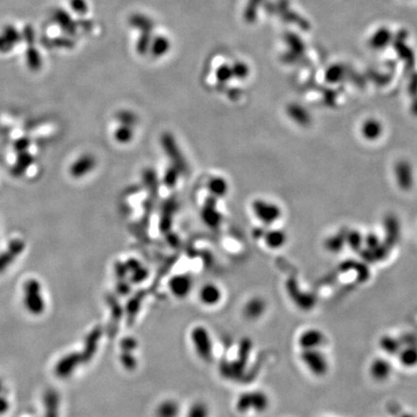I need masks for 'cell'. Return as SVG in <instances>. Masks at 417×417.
<instances>
[{
  "label": "cell",
  "instance_id": "cell-1",
  "mask_svg": "<svg viewBox=\"0 0 417 417\" xmlns=\"http://www.w3.org/2000/svg\"><path fill=\"white\" fill-rule=\"evenodd\" d=\"M252 211L262 223L272 225L282 216V208L278 203L268 199H257L252 204Z\"/></svg>",
  "mask_w": 417,
  "mask_h": 417
},
{
  "label": "cell",
  "instance_id": "cell-2",
  "mask_svg": "<svg viewBox=\"0 0 417 417\" xmlns=\"http://www.w3.org/2000/svg\"><path fill=\"white\" fill-rule=\"evenodd\" d=\"M24 304L27 310L34 315H39L45 310L41 285L35 279H30L24 284Z\"/></svg>",
  "mask_w": 417,
  "mask_h": 417
},
{
  "label": "cell",
  "instance_id": "cell-3",
  "mask_svg": "<svg viewBox=\"0 0 417 417\" xmlns=\"http://www.w3.org/2000/svg\"><path fill=\"white\" fill-rule=\"evenodd\" d=\"M301 359L306 368L316 376H323L328 370L327 358L319 348L303 349Z\"/></svg>",
  "mask_w": 417,
  "mask_h": 417
},
{
  "label": "cell",
  "instance_id": "cell-4",
  "mask_svg": "<svg viewBox=\"0 0 417 417\" xmlns=\"http://www.w3.org/2000/svg\"><path fill=\"white\" fill-rule=\"evenodd\" d=\"M191 341L199 356L204 360H209L212 356V344L208 331L203 327L195 328L191 333Z\"/></svg>",
  "mask_w": 417,
  "mask_h": 417
},
{
  "label": "cell",
  "instance_id": "cell-5",
  "mask_svg": "<svg viewBox=\"0 0 417 417\" xmlns=\"http://www.w3.org/2000/svg\"><path fill=\"white\" fill-rule=\"evenodd\" d=\"M394 176L398 186L403 190H410L415 184V174L412 164L401 160L394 166Z\"/></svg>",
  "mask_w": 417,
  "mask_h": 417
},
{
  "label": "cell",
  "instance_id": "cell-6",
  "mask_svg": "<svg viewBox=\"0 0 417 417\" xmlns=\"http://www.w3.org/2000/svg\"><path fill=\"white\" fill-rule=\"evenodd\" d=\"M362 139L369 142H375L382 139L384 134L382 122L377 118L371 117L365 119L359 129Z\"/></svg>",
  "mask_w": 417,
  "mask_h": 417
},
{
  "label": "cell",
  "instance_id": "cell-7",
  "mask_svg": "<svg viewBox=\"0 0 417 417\" xmlns=\"http://www.w3.org/2000/svg\"><path fill=\"white\" fill-rule=\"evenodd\" d=\"M267 405V398L262 393H246L238 401V409L241 412H249L251 406H253L254 411L262 412Z\"/></svg>",
  "mask_w": 417,
  "mask_h": 417
},
{
  "label": "cell",
  "instance_id": "cell-8",
  "mask_svg": "<svg viewBox=\"0 0 417 417\" xmlns=\"http://www.w3.org/2000/svg\"><path fill=\"white\" fill-rule=\"evenodd\" d=\"M324 343V335L318 329H308L301 333L299 344L303 349L320 348Z\"/></svg>",
  "mask_w": 417,
  "mask_h": 417
},
{
  "label": "cell",
  "instance_id": "cell-9",
  "mask_svg": "<svg viewBox=\"0 0 417 417\" xmlns=\"http://www.w3.org/2000/svg\"><path fill=\"white\" fill-rule=\"evenodd\" d=\"M169 289L175 297L180 299L185 298L192 289V281L185 276H178L170 280Z\"/></svg>",
  "mask_w": 417,
  "mask_h": 417
},
{
  "label": "cell",
  "instance_id": "cell-10",
  "mask_svg": "<svg viewBox=\"0 0 417 417\" xmlns=\"http://www.w3.org/2000/svg\"><path fill=\"white\" fill-rule=\"evenodd\" d=\"M222 294L220 289L214 284H206L199 291L200 301L208 306L217 304L221 300Z\"/></svg>",
  "mask_w": 417,
  "mask_h": 417
},
{
  "label": "cell",
  "instance_id": "cell-11",
  "mask_svg": "<svg viewBox=\"0 0 417 417\" xmlns=\"http://www.w3.org/2000/svg\"><path fill=\"white\" fill-rule=\"evenodd\" d=\"M24 248L23 242L20 240H16L11 243L10 247L7 251L0 255V273H2L19 254L22 253Z\"/></svg>",
  "mask_w": 417,
  "mask_h": 417
},
{
  "label": "cell",
  "instance_id": "cell-12",
  "mask_svg": "<svg viewBox=\"0 0 417 417\" xmlns=\"http://www.w3.org/2000/svg\"><path fill=\"white\" fill-rule=\"evenodd\" d=\"M266 244L273 249H279L287 243V234L280 229L268 232L265 236Z\"/></svg>",
  "mask_w": 417,
  "mask_h": 417
},
{
  "label": "cell",
  "instance_id": "cell-13",
  "mask_svg": "<svg viewBox=\"0 0 417 417\" xmlns=\"http://www.w3.org/2000/svg\"><path fill=\"white\" fill-rule=\"evenodd\" d=\"M76 362H77L76 354H69L65 356L56 365V368H55L56 374L61 378L68 377L73 372L75 366L77 365Z\"/></svg>",
  "mask_w": 417,
  "mask_h": 417
},
{
  "label": "cell",
  "instance_id": "cell-14",
  "mask_svg": "<svg viewBox=\"0 0 417 417\" xmlns=\"http://www.w3.org/2000/svg\"><path fill=\"white\" fill-rule=\"evenodd\" d=\"M370 371L372 377L376 380H385L389 377L391 368L388 362H385L382 359H378L372 363Z\"/></svg>",
  "mask_w": 417,
  "mask_h": 417
},
{
  "label": "cell",
  "instance_id": "cell-15",
  "mask_svg": "<svg viewBox=\"0 0 417 417\" xmlns=\"http://www.w3.org/2000/svg\"><path fill=\"white\" fill-rule=\"evenodd\" d=\"M45 406L47 417H57L58 397L53 391H48L45 396Z\"/></svg>",
  "mask_w": 417,
  "mask_h": 417
},
{
  "label": "cell",
  "instance_id": "cell-16",
  "mask_svg": "<svg viewBox=\"0 0 417 417\" xmlns=\"http://www.w3.org/2000/svg\"><path fill=\"white\" fill-rule=\"evenodd\" d=\"M179 413L178 405L173 401H165L158 408L157 415L159 417H176Z\"/></svg>",
  "mask_w": 417,
  "mask_h": 417
},
{
  "label": "cell",
  "instance_id": "cell-17",
  "mask_svg": "<svg viewBox=\"0 0 417 417\" xmlns=\"http://www.w3.org/2000/svg\"><path fill=\"white\" fill-rule=\"evenodd\" d=\"M401 362L408 366V367H414L417 365V349L411 348L409 349H406L401 353Z\"/></svg>",
  "mask_w": 417,
  "mask_h": 417
},
{
  "label": "cell",
  "instance_id": "cell-18",
  "mask_svg": "<svg viewBox=\"0 0 417 417\" xmlns=\"http://www.w3.org/2000/svg\"><path fill=\"white\" fill-rule=\"evenodd\" d=\"M208 411L207 407L202 403H197L191 406L187 417H208Z\"/></svg>",
  "mask_w": 417,
  "mask_h": 417
},
{
  "label": "cell",
  "instance_id": "cell-19",
  "mask_svg": "<svg viewBox=\"0 0 417 417\" xmlns=\"http://www.w3.org/2000/svg\"><path fill=\"white\" fill-rule=\"evenodd\" d=\"M8 409H9L8 401L4 397L0 396V415L6 413L8 411Z\"/></svg>",
  "mask_w": 417,
  "mask_h": 417
},
{
  "label": "cell",
  "instance_id": "cell-20",
  "mask_svg": "<svg viewBox=\"0 0 417 417\" xmlns=\"http://www.w3.org/2000/svg\"><path fill=\"white\" fill-rule=\"evenodd\" d=\"M1 390H2V383H1V382H0V392H1Z\"/></svg>",
  "mask_w": 417,
  "mask_h": 417
}]
</instances>
